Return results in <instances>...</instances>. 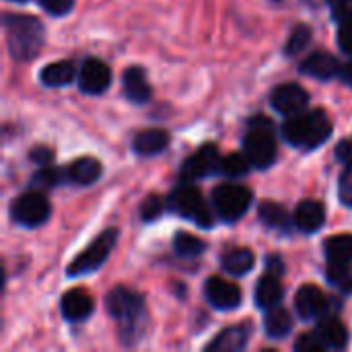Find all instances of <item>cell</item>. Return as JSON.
<instances>
[{
  "mask_svg": "<svg viewBox=\"0 0 352 352\" xmlns=\"http://www.w3.org/2000/svg\"><path fill=\"white\" fill-rule=\"evenodd\" d=\"M252 202H254L252 190L241 184H233V182L221 184L212 192V208L227 223L239 221L250 210Z\"/></svg>",
  "mask_w": 352,
  "mask_h": 352,
  "instance_id": "52a82bcc",
  "label": "cell"
},
{
  "mask_svg": "<svg viewBox=\"0 0 352 352\" xmlns=\"http://www.w3.org/2000/svg\"><path fill=\"white\" fill-rule=\"evenodd\" d=\"M10 2H25V0H10Z\"/></svg>",
  "mask_w": 352,
  "mask_h": 352,
  "instance_id": "b9f144b4",
  "label": "cell"
},
{
  "mask_svg": "<svg viewBox=\"0 0 352 352\" xmlns=\"http://www.w3.org/2000/svg\"><path fill=\"white\" fill-rule=\"evenodd\" d=\"M221 155L219 148L214 144H204L200 146L192 157H188L182 165V177L186 182H196V179H204L210 177L214 173L221 171Z\"/></svg>",
  "mask_w": 352,
  "mask_h": 352,
  "instance_id": "9c48e42d",
  "label": "cell"
},
{
  "mask_svg": "<svg viewBox=\"0 0 352 352\" xmlns=\"http://www.w3.org/2000/svg\"><path fill=\"white\" fill-rule=\"evenodd\" d=\"M50 214H52V206L39 190L25 192L19 198H14L10 204V219L27 229L41 227L50 219Z\"/></svg>",
  "mask_w": 352,
  "mask_h": 352,
  "instance_id": "ba28073f",
  "label": "cell"
},
{
  "mask_svg": "<svg viewBox=\"0 0 352 352\" xmlns=\"http://www.w3.org/2000/svg\"><path fill=\"white\" fill-rule=\"evenodd\" d=\"M316 332L320 334V338L324 340V344H326L328 349L340 351V349H344V346L349 344V332H346V328L342 326V322L336 320V318L324 316V318L320 320Z\"/></svg>",
  "mask_w": 352,
  "mask_h": 352,
  "instance_id": "cb8c5ba5",
  "label": "cell"
},
{
  "mask_svg": "<svg viewBox=\"0 0 352 352\" xmlns=\"http://www.w3.org/2000/svg\"><path fill=\"white\" fill-rule=\"evenodd\" d=\"M264 332H266V336L270 340L287 338L293 332V318H291V314L287 309H283L280 305L268 309L266 320H264Z\"/></svg>",
  "mask_w": 352,
  "mask_h": 352,
  "instance_id": "603a6c76",
  "label": "cell"
},
{
  "mask_svg": "<svg viewBox=\"0 0 352 352\" xmlns=\"http://www.w3.org/2000/svg\"><path fill=\"white\" fill-rule=\"evenodd\" d=\"M338 45L344 54L352 56V19L351 21H344V23H338Z\"/></svg>",
  "mask_w": 352,
  "mask_h": 352,
  "instance_id": "8d00e7d4",
  "label": "cell"
},
{
  "mask_svg": "<svg viewBox=\"0 0 352 352\" xmlns=\"http://www.w3.org/2000/svg\"><path fill=\"white\" fill-rule=\"evenodd\" d=\"M260 221L276 231H287L289 229V212L285 210V206L276 204V202H264L260 206Z\"/></svg>",
  "mask_w": 352,
  "mask_h": 352,
  "instance_id": "4316f807",
  "label": "cell"
},
{
  "mask_svg": "<svg viewBox=\"0 0 352 352\" xmlns=\"http://www.w3.org/2000/svg\"><path fill=\"white\" fill-rule=\"evenodd\" d=\"M295 309L303 322L320 320L328 311V297L316 285H303L295 295Z\"/></svg>",
  "mask_w": 352,
  "mask_h": 352,
  "instance_id": "4fadbf2b",
  "label": "cell"
},
{
  "mask_svg": "<svg viewBox=\"0 0 352 352\" xmlns=\"http://www.w3.org/2000/svg\"><path fill=\"white\" fill-rule=\"evenodd\" d=\"M326 223V208L318 200H303L297 204L295 214H293V225L301 233H316L324 227Z\"/></svg>",
  "mask_w": 352,
  "mask_h": 352,
  "instance_id": "2e32d148",
  "label": "cell"
},
{
  "mask_svg": "<svg viewBox=\"0 0 352 352\" xmlns=\"http://www.w3.org/2000/svg\"><path fill=\"white\" fill-rule=\"evenodd\" d=\"M29 159H31L33 163H37V165L43 167V165H50V163H52L54 153H52V148H47V146H35V148H31Z\"/></svg>",
  "mask_w": 352,
  "mask_h": 352,
  "instance_id": "74e56055",
  "label": "cell"
},
{
  "mask_svg": "<svg viewBox=\"0 0 352 352\" xmlns=\"http://www.w3.org/2000/svg\"><path fill=\"white\" fill-rule=\"evenodd\" d=\"M256 264V258H254V252L248 250V248H233L229 252L223 254L221 258V266L227 274H233V276H243L248 274Z\"/></svg>",
  "mask_w": 352,
  "mask_h": 352,
  "instance_id": "7402d4cb",
  "label": "cell"
},
{
  "mask_svg": "<svg viewBox=\"0 0 352 352\" xmlns=\"http://www.w3.org/2000/svg\"><path fill=\"white\" fill-rule=\"evenodd\" d=\"M105 309L111 316V320L118 324L122 342L124 344L136 342L146 320L144 297L132 289L116 287L105 297Z\"/></svg>",
  "mask_w": 352,
  "mask_h": 352,
  "instance_id": "6da1fadb",
  "label": "cell"
},
{
  "mask_svg": "<svg viewBox=\"0 0 352 352\" xmlns=\"http://www.w3.org/2000/svg\"><path fill=\"white\" fill-rule=\"evenodd\" d=\"M266 270H268V274L280 276L285 272V262L280 260V256H268L266 258Z\"/></svg>",
  "mask_w": 352,
  "mask_h": 352,
  "instance_id": "ab89813d",
  "label": "cell"
},
{
  "mask_svg": "<svg viewBox=\"0 0 352 352\" xmlns=\"http://www.w3.org/2000/svg\"><path fill=\"white\" fill-rule=\"evenodd\" d=\"M39 6L52 16H64L72 10L74 0H37Z\"/></svg>",
  "mask_w": 352,
  "mask_h": 352,
  "instance_id": "d590c367",
  "label": "cell"
},
{
  "mask_svg": "<svg viewBox=\"0 0 352 352\" xmlns=\"http://www.w3.org/2000/svg\"><path fill=\"white\" fill-rule=\"evenodd\" d=\"M165 208H167V202H165L161 196L153 194V196H148V198L142 202V206H140V219H142L144 223H153V221H157V219L163 214Z\"/></svg>",
  "mask_w": 352,
  "mask_h": 352,
  "instance_id": "d6a6232c",
  "label": "cell"
},
{
  "mask_svg": "<svg viewBox=\"0 0 352 352\" xmlns=\"http://www.w3.org/2000/svg\"><path fill=\"white\" fill-rule=\"evenodd\" d=\"M328 346L324 344V340L320 338L318 332H305L297 338L295 342V351L299 352H322L326 351Z\"/></svg>",
  "mask_w": 352,
  "mask_h": 352,
  "instance_id": "836d02e7",
  "label": "cell"
},
{
  "mask_svg": "<svg viewBox=\"0 0 352 352\" xmlns=\"http://www.w3.org/2000/svg\"><path fill=\"white\" fill-rule=\"evenodd\" d=\"M122 87H124V95L128 97V101L142 105L151 99V85L146 80V72L140 66H130L126 68L124 76H122Z\"/></svg>",
  "mask_w": 352,
  "mask_h": 352,
  "instance_id": "e0dca14e",
  "label": "cell"
},
{
  "mask_svg": "<svg viewBox=\"0 0 352 352\" xmlns=\"http://www.w3.org/2000/svg\"><path fill=\"white\" fill-rule=\"evenodd\" d=\"M274 2H283V0H274Z\"/></svg>",
  "mask_w": 352,
  "mask_h": 352,
  "instance_id": "7bdbcfd3",
  "label": "cell"
},
{
  "mask_svg": "<svg viewBox=\"0 0 352 352\" xmlns=\"http://www.w3.org/2000/svg\"><path fill=\"white\" fill-rule=\"evenodd\" d=\"M338 198L344 206L352 208V163L344 167V171L340 173L338 179Z\"/></svg>",
  "mask_w": 352,
  "mask_h": 352,
  "instance_id": "e575fe53",
  "label": "cell"
},
{
  "mask_svg": "<svg viewBox=\"0 0 352 352\" xmlns=\"http://www.w3.org/2000/svg\"><path fill=\"white\" fill-rule=\"evenodd\" d=\"M93 309H95L93 297L82 289L68 291L60 301V311L66 322H82L93 314Z\"/></svg>",
  "mask_w": 352,
  "mask_h": 352,
  "instance_id": "9a60e30c",
  "label": "cell"
},
{
  "mask_svg": "<svg viewBox=\"0 0 352 352\" xmlns=\"http://www.w3.org/2000/svg\"><path fill=\"white\" fill-rule=\"evenodd\" d=\"M324 252L328 262H342V264H351L352 262V235L351 233H342V235H334L324 243Z\"/></svg>",
  "mask_w": 352,
  "mask_h": 352,
  "instance_id": "484cf974",
  "label": "cell"
},
{
  "mask_svg": "<svg viewBox=\"0 0 352 352\" xmlns=\"http://www.w3.org/2000/svg\"><path fill=\"white\" fill-rule=\"evenodd\" d=\"M299 70L311 78H318V80H330V78H336L340 76L342 72V64L338 62L336 56L328 54V52H314L311 56H307L301 64H299Z\"/></svg>",
  "mask_w": 352,
  "mask_h": 352,
  "instance_id": "5bb4252c",
  "label": "cell"
},
{
  "mask_svg": "<svg viewBox=\"0 0 352 352\" xmlns=\"http://www.w3.org/2000/svg\"><path fill=\"white\" fill-rule=\"evenodd\" d=\"M109 85H111L109 66L97 58H87L80 66V72H78L80 91L89 93V95H99V93H105Z\"/></svg>",
  "mask_w": 352,
  "mask_h": 352,
  "instance_id": "7c38bea8",
  "label": "cell"
},
{
  "mask_svg": "<svg viewBox=\"0 0 352 352\" xmlns=\"http://www.w3.org/2000/svg\"><path fill=\"white\" fill-rule=\"evenodd\" d=\"M309 41H311V29L307 25H297L293 29V33L289 35L287 43H285V54L287 56H297L307 47Z\"/></svg>",
  "mask_w": 352,
  "mask_h": 352,
  "instance_id": "1f68e13d",
  "label": "cell"
},
{
  "mask_svg": "<svg viewBox=\"0 0 352 352\" xmlns=\"http://www.w3.org/2000/svg\"><path fill=\"white\" fill-rule=\"evenodd\" d=\"M250 340V326L239 324V326H231L227 330H223L208 346L206 351L214 352H237L243 351L248 346Z\"/></svg>",
  "mask_w": 352,
  "mask_h": 352,
  "instance_id": "ffe728a7",
  "label": "cell"
},
{
  "mask_svg": "<svg viewBox=\"0 0 352 352\" xmlns=\"http://www.w3.org/2000/svg\"><path fill=\"white\" fill-rule=\"evenodd\" d=\"M283 297H285V289H283L278 276L266 272V276H262L256 285V293H254L256 305L260 309L268 311L272 307H278L283 303Z\"/></svg>",
  "mask_w": 352,
  "mask_h": 352,
  "instance_id": "ac0fdd59",
  "label": "cell"
},
{
  "mask_svg": "<svg viewBox=\"0 0 352 352\" xmlns=\"http://www.w3.org/2000/svg\"><path fill=\"white\" fill-rule=\"evenodd\" d=\"M243 153L256 169H268L276 163V138L274 126L268 118L256 116L248 122V132L243 138Z\"/></svg>",
  "mask_w": 352,
  "mask_h": 352,
  "instance_id": "277c9868",
  "label": "cell"
},
{
  "mask_svg": "<svg viewBox=\"0 0 352 352\" xmlns=\"http://www.w3.org/2000/svg\"><path fill=\"white\" fill-rule=\"evenodd\" d=\"M204 297L219 311H231V309H237L241 305L239 287H235L233 283H229L225 278H219V276H212V278L206 280Z\"/></svg>",
  "mask_w": 352,
  "mask_h": 352,
  "instance_id": "8fae6325",
  "label": "cell"
},
{
  "mask_svg": "<svg viewBox=\"0 0 352 352\" xmlns=\"http://www.w3.org/2000/svg\"><path fill=\"white\" fill-rule=\"evenodd\" d=\"M332 120L324 109L314 111H301L297 116H289V120L283 124L280 134L285 142H289L295 148L314 151L322 146L332 136Z\"/></svg>",
  "mask_w": 352,
  "mask_h": 352,
  "instance_id": "7a4b0ae2",
  "label": "cell"
},
{
  "mask_svg": "<svg viewBox=\"0 0 352 352\" xmlns=\"http://www.w3.org/2000/svg\"><path fill=\"white\" fill-rule=\"evenodd\" d=\"M6 45L14 60H31L43 45L45 29L41 21L29 14H4Z\"/></svg>",
  "mask_w": 352,
  "mask_h": 352,
  "instance_id": "3957f363",
  "label": "cell"
},
{
  "mask_svg": "<svg viewBox=\"0 0 352 352\" xmlns=\"http://www.w3.org/2000/svg\"><path fill=\"white\" fill-rule=\"evenodd\" d=\"M118 241V231L116 229H107L103 233H99L68 266H66V274L68 276H82V274H91L95 270H99L105 260L109 258L111 250L116 248Z\"/></svg>",
  "mask_w": 352,
  "mask_h": 352,
  "instance_id": "8992f818",
  "label": "cell"
},
{
  "mask_svg": "<svg viewBox=\"0 0 352 352\" xmlns=\"http://www.w3.org/2000/svg\"><path fill=\"white\" fill-rule=\"evenodd\" d=\"M68 182L76 184V186H91L101 177V163L93 157H80L76 161L70 163V167L66 169Z\"/></svg>",
  "mask_w": 352,
  "mask_h": 352,
  "instance_id": "44dd1931",
  "label": "cell"
},
{
  "mask_svg": "<svg viewBox=\"0 0 352 352\" xmlns=\"http://www.w3.org/2000/svg\"><path fill=\"white\" fill-rule=\"evenodd\" d=\"M336 159L344 165L352 163V138H344L336 144V151H334Z\"/></svg>",
  "mask_w": 352,
  "mask_h": 352,
  "instance_id": "f35d334b",
  "label": "cell"
},
{
  "mask_svg": "<svg viewBox=\"0 0 352 352\" xmlns=\"http://www.w3.org/2000/svg\"><path fill=\"white\" fill-rule=\"evenodd\" d=\"M169 146V132L161 130V128H151V130H142L136 134L132 148L136 155L140 157H155L161 151H165Z\"/></svg>",
  "mask_w": 352,
  "mask_h": 352,
  "instance_id": "d6986e66",
  "label": "cell"
},
{
  "mask_svg": "<svg viewBox=\"0 0 352 352\" xmlns=\"http://www.w3.org/2000/svg\"><path fill=\"white\" fill-rule=\"evenodd\" d=\"M340 78H342V82H344V85H349V87L352 89V60L351 62H346V64L342 66Z\"/></svg>",
  "mask_w": 352,
  "mask_h": 352,
  "instance_id": "60d3db41",
  "label": "cell"
},
{
  "mask_svg": "<svg viewBox=\"0 0 352 352\" xmlns=\"http://www.w3.org/2000/svg\"><path fill=\"white\" fill-rule=\"evenodd\" d=\"M62 182H68L66 169H56V167H47L43 165L31 179V186L35 190H47V188H56Z\"/></svg>",
  "mask_w": 352,
  "mask_h": 352,
  "instance_id": "f546056e",
  "label": "cell"
},
{
  "mask_svg": "<svg viewBox=\"0 0 352 352\" xmlns=\"http://www.w3.org/2000/svg\"><path fill=\"white\" fill-rule=\"evenodd\" d=\"M74 74H76L74 66L70 62L60 60V62H52V64L43 66L39 72V80H41V85H45L50 89H58V87L70 85L74 80Z\"/></svg>",
  "mask_w": 352,
  "mask_h": 352,
  "instance_id": "d4e9b609",
  "label": "cell"
},
{
  "mask_svg": "<svg viewBox=\"0 0 352 352\" xmlns=\"http://www.w3.org/2000/svg\"><path fill=\"white\" fill-rule=\"evenodd\" d=\"M307 103H309V93L297 85V82H285V85H278L274 87V91L270 93V105L283 113V116H297L301 111L307 109Z\"/></svg>",
  "mask_w": 352,
  "mask_h": 352,
  "instance_id": "30bf717a",
  "label": "cell"
},
{
  "mask_svg": "<svg viewBox=\"0 0 352 352\" xmlns=\"http://www.w3.org/2000/svg\"><path fill=\"white\" fill-rule=\"evenodd\" d=\"M167 208H169L171 212L184 217V219L194 221V223H196L198 227H202V229H210L212 223H214V214H212V210L208 208V204L204 202L202 194H200L194 186H190V184L179 186V188H175V190L169 194V198H167Z\"/></svg>",
  "mask_w": 352,
  "mask_h": 352,
  "instance_id": "5b68a950",
  "label": "cell"
},
{
  "mask_svg": "<svg viewBox=\"0 0 352 352\" xmlns=\"http://www.w3.org/2000/svg\"><path fill=\"white\" fill-rule=\"evenodd\" d=\"M252 167L254 165L245 153H231V155L221 159V171L219 173H223L227 177H243Z\"/></svg>",
  "mask_w": 352,
  "mask_h": 352,
  "instance_id": "f1b7e54d",
  "label": "cell"
},
{
  "mask_svg": "<svg viewBox=\"0 0 352 352\" xmlns=\"http://www.w3.org/2000/svg\"><path fill=\"white\" fill-rule=\"evenodd\" d=\"M326 278L328 283L342 291V293H352V270L349 264H342V262H328V268H326Z\"/></svg>",
  "mask_w": 352,
  "mask_h": 352,
  "instance_id": "83f0119b",
  "label": "cell"
},
{
  "mask_svg": "<svg viewBox=\"0 0 352 352\" xmlns=\"http://www.w3.org/2000/svg\"><path fill=\"white\" fill-rule=\"evenodd\" d=\"M173 250L182 258H196L206 250V243L190 233H177L173 237Z\"/></svg>",
  "mask_w": 352,
  "mask_h": 352,
  "instance_id": "4dcf8cb0",
  "label": "cell"
}]
</instances>
